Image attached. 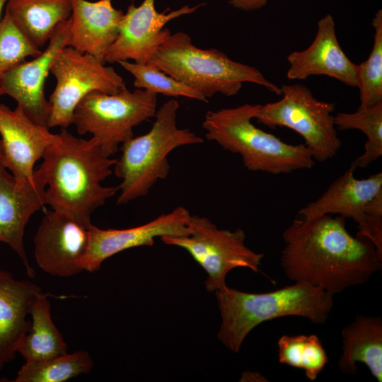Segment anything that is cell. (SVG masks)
Wrapping results in <instances>:
<instances>
[{
  "label": "cell",
  "instance_id": "obj_15",
  "mask_svg": "<svg viewBox=\"0 0 382 382\" xmlns=\"http://www.w3.org/2000/svg\"><path fill=\"white\" fill-rule=\"evenodd\" d=\"M190 216L186 208L178 207L145 224L132 228L102 229L91 224L88 228L89 244L84 271H98L105 260L125 250L151 246L157 237L188 235Z\"/></svg>",
  "mask_w": 382,
  "mask_h": 382
},
{
  "label": "cell",
  "instance_id": "obj_31",
  "mask_svg": "<svg viewBox=\"0 0 382 382\" xmlns=\"http://www.w3.org/2000/svg\"><path fill=\"white\" fill-rule=\"evenodd\" d=\"M8 0H0V21L1 19L2 11L4 6H6Z\"/></svg>",
  "mask_w": 382,
  "mask_h": 382
},
{
  "label": "cell",
  "instance_id": "obj_16",
  "mask_svg": "<svg viewBox=\"0 0 382 382\" xmlns=\"http://www.w3.org/2000/svg\"><path fill=\"white\" fill-rule=\"evenodd\" d=\"M355 166L350 167L316 200L301 208L299 214L312 219L325 214H338L352 219L357 224V235L371 240V231L366 209L374 198L382 192V173L365 179H356Z\"/></svg>",
  "mask_w": 382,
  "mask_h": 382
},
{
  "label": "cell",
  "instance_id": "obj_20",
  "mask_svg": "<svg viewBox=\"0 0 382 382\" xmlns=\"http://www.w3.org/2000/svg\"><path fill=\"white\" fill-rule=\"evenodd\" d=\"M40 287L28 280H18L0 269V371L12 361L18 347L28 332L27 319Z\"/></svg>",
  "mask_w": 382,
  "mask_h": 382
},
{
  "label": "cell",
  "instance_id": "obj_18",
  "mask_svg": "<svg viewBox=\"0 0 382 382\" xmlns=\"http://www.w3.org/2000/svg\"><path fill=\"white\" fill-rule=\"evenodd\" d=\"M290 67L286 76L291 80H303L313 75H325L357 87V64L342 51L335 32L333 18L328 14L318 22L316 37L303 51L287 57Z\"/></svg>",
  "mask_w": 382,
  "mask_h": 382
},
{
  "label": "cell",
  "instance_id": "obj_8",
  "mask_svg": "<svg viewBox=\"0 0 382 382\" xmlns=\"http://www.w3.org/2000/svg\"><path fill=\"white\" fill-rule=\"evenodd\" d=\"M282 98L260 105L255 115L258 123L269 128L285 127L301 135L313 158L325 162L335 157L342 142L337 136L332 112L335 105L316 98L302 84L281 87Z\"/></svg>",
  "mask_w": 382,
  "mask_h": 382
},
{
  "label": "cell",
  "instance_id": "obj_12",
  "mask_svg": "<svg viewBox=\"0 0 382 382\" xmlns=\"http://www.w3.org/2000/svg\"><path fill=\"white\" fill-rule=\"evenodd\" d=\"M155 0H144L137 6L132 3L124 13L118 35L104 58L105 63L133 60L146 64L157 49L170 35L164 26L170 21L184 15L191 14L204 5L184 6L178 9L159 13L156 10Z\"/></svg>",
  "mask_w": 382,
  "mask_h": 382
},
{
  "label": "cell",
  "instance_id": "obj_14",
  "mask_svg": "<svg viewBox=\"0 0 382 382\" xmlns=\"http://www.w3.org/2000/svg\"><path fill=\"white\" fill-rule=\"evenodd\" d=\"M45 182L38 171L33 179L20 178L8 173L0 161V242L8 245L20 257L26 274L33 278L23 238L30 216L45 207Z\"/></svg>",
  "mask_w": 382,
  "mask_h": 382
},
{
  "label": "cell",
  "instance_id": "obj_25",
  "mask_svg": "<svg viewBox=\"0 0 382 382\" xmlns=\"http://www.w3.org/2000/svg\"><path fill=\"white\" fill-rule=\"evenodd\" d=\"M334 124L338 129H359L366 136L364 154L352 161L356 168H364L382 156V102L352 113L338 112Z\"/></svg>",
  "mask_w": 382,
  "mask_h": 382
},
{
  "label": "cell",
  "instance_id": "obj_7",
  "mask_svg": "<svg viewBox=\"0 0 382 382\" xmlns=\"http://www.w3.org/2000/svg\"><path fill=\"white\" fill-rule=\"evenodd\" d=\"M156 107L157 95L143 89L125 88L115 94L92 92L76 107L73 124L79 134H92L110 157L134 137V127L154 117Z\"/></svg>",
  "mask_w": 382,
  "mask_h": 382
},
{
  "label": "cell",
  "instance_id": "obj_27",
  "mask_svg": "<svg viewBox=\"0 0 382 382\" xmlns=\"http://www.w3.org/2000/svg\"><path fill=\"white\" fill-rule=\"evenodd\" d=\"M375 33L374 45L367 59L357 65V87L359 89V108L382 102V11L372 20Z\"/></svg>",
  "mask_w": 382,
  "mask_h": 382
},
{
  "label": "cell",
  "instance_id": "obj_32",
  "mask_svg": "<svg viewBox=\"0 0 382 382\" xmlns=\"http://www.w3.org/2000/svg\"><path fill=\"white\" fill-rule=\"evenodd\" d=\"M2 158V148H1V139H0V161Z\"/></svg>",
  "mask_w": 382,
  "mask_h": 382
},
{
  "label": "cell",
  "instance_id": "obj_29",
  "mask_svg": "<svg viewBox=\"0 0 382 382\" xmlns=\"http://www.w3.org/2000/svg\"><path fill=\"white\" fill-rule=\"evenodd\" d=\"M41 52L5 12L0 21V81L6 72Z\"/></svg>",
  "mask_w": 382,
  "mask_h": 382
},
{
  "label": "cell",
  "instance_id": "obj_11",
  "mask_svg": "<svg viewBox=\"0 0 382 382\" xmlns=\"http://www.w3.org/2000/svg\"><path fill=\"white\" fill-rule=\"evenodd\" d=\"M88 228L64 213L45 210L33 240L38 267L59 277H69L84 271Z\"/></svg>",
  "mask_w": 382,
  "mask_h": 382
},
{
  "label": "cell",
  "instance_id": "obj_23",
  "mask_svg": "<svg viewBox=\"0 0 382 382\" xmlns=\"http://www.w3.org/2000/svg\"><path fill=\"white\" fill-rule=\"evenodd\" d=\"M30 315V329L17 349V353L25 362L42 361L66 353L68 345L52 319L50 303L42 291L35 296Z\"/></svg>",
  "mask_w": 382,
  "mask_h": 382
},
{
  "label": "cell",
  "instance_id": "obj_26",
  "mask_svg": "<svg viewBox=\"0 0 382 382\" xmlns=\"http://www.w3.org/2000/svg\"><path fill=\"white\" fill-rule=\"evenodd\" d=\"M277 346L279 362L303 369L311 381L317 378L329 361L327 353L316 335H282Z\"/></svg>",
  "mask_w": 382,
  "mask_h": 382
},
{
  "label": "cell",
  "instance_id": "obj_2",
  "mask_svg": "<svg viewBox=\"0 0 382 382\" xmlns=\"http://www.w3.org/2000/svg\"><path fill=\"white\" fill-rule=\"evenodd\" d=\"M42 158L37 170L47 187L45 204L89 227L93 212L119 191L102 185L117 159L105 155L93 137L78 138L65 128L54 134Z\"/></svg>",
  "mask_w": 382,
  "mask_h": 382
},
{
  "label": "cell",
  "instance_id": "obj_5",
  "mask_svg": "<svg viewBox=\"0 0 382 382\" xmlns=\"http://www.w3.org/2000/svg\"><path fill=\"white\" fill-rule=\"evenodd\" d=\"M146 64L196 90L207 99L218 93L226 96L237 95L243 83L262 86L281 95V88L257 69L233 61L216 48L196 47L191 37L182 31L171 33Z\"/></svg>",
  "mask_w": 382,
  "mask_h": 382
},
{
  "label": "cell",
  "instance_id": "obj_3",
  "mask_svg": "<svg viewBox=\"0 0 382 382\" xmlns=\"http://www.w3.org/2000/svg\"><path fill=\"white\" fill-rule=\"evenodd\" d=\"M215 295L221 317L217 337L235 353L248 334L265 321L298 316L321 325L334 306V294L303 282L265 293L245 292L226 285Z\"/></svg>",
  "mask_w": 382,
  "mask_h": 382
},
{
  "label": "cell",
  "instance_id": "obj_1",
  "mask_svg": "<svg viewBox=\"0 0 382 382\" xmlns=\"http://www.w3.org/2000/svg\"><path fill=\"white\" fill-rule=\"evenodd\" d=\"M344 217L325 214L293 220L282 234L281 266L289 279L332 294L361 285L382 267L368 238L351 235Z\"/></svg>",
  "mask_w": 382,
  "mask_h": 382
},
{
  "label": "cell",
  "instance_id": "obj_21",
  "mask_svg": "<svg viewBox=\"0 0 382 382\" xmlns=\"http://www.w3.org/2000/svg\"><path fill=\"white\" fill-rule=\"evenodd\" d=\"M342 352L338 368L354 374L362 363L378 382L382 381V320L381 317L358 315L342 330Z\"/></svg>",
  "mask_w": 382,
  "mask_h": 382
},
{
  "label": "cell",
  "instance_id": "obj_33",
  "mask_svg": "<svg viewBox=\"0 0 382 382\" xmlns=\"http://www.w3.org/2000/svg\"><path fill=\"white\" fill-rule=\"evenodd\" d=\"M3 95H4V91H3V90L1 89V88L0 87V97H1V96H3Z\"/></svg>",
  "mask_w": 382,
  "mask_h": 382
},
{
  "label": "cell",
  "instance_id": "obj_9",
  "mask_svg": "<svg viewBox=\"0 0 382 382\" xmlns=\"http://www.w3.org/2000/svg\"><path fill=\"white\" fill-rule=\"evenodd\" d=\"M188 228L187 236L160 238L166 245L187 250L204 269L207 274L204 282L207 291L215 292L224 287L228 273L235 268L260 271L264 254L245 245L246 236L243 229H219L208 218L197 215L190 216Z\"/></svg>",
  "mask_w": 382,
  "mask_h": 382
},
{
  "label": "cell",
  "instance_id": "obj_24",
  "mask_svg": "<svg viewBox=\"0 0 382 382\" xmlns=\"http://www.w3.org/2000/svg\"><path fill=\"white\" fill-rule=\"evenodd\" d=\"M88 351L64 353L38 361L25 362L13 382H64L81 374H89L93 368Z\"/></svg>",
  "mask_w": 382,
  "mask_h": 382
},
{
  "label": "cell",
  "instance_id": "obj_4",
  "mask_svg": "<svg viewBox=\"0 0 382 382\" xmlns=\"http://www.w3.org/2000/svg\"><path fill=\"white\" fill-rule=\"evenodd\" d=\"M260 104H243L207 112L202 122L205 137L224 150L241 156L251 171L286 174L310 169L316 161L304 144H287L252 122Z\"/></svg>",
  "mask_w": 382,
  "mask_h": 382
},
{
  "label": "cell",
  "instance_id": "obj_22",
  "mask_svg": "<svg viewBox=\"0 0 382 382\" xmlns=\"http://www.w3.org/2000/svg\"><path fill=\"white\" fill-rule=\"evenodd\" d=\"M71 0H8L7 13L27 37L40 48L55 28L70 18Z\"/></svg>",
  "mask_w": 382,
  "mask_h": 382
},
{
  "label": "cell",
  "instance_id": "obj_28",
  "mask_svg": "<svg viewBox=\"0 0 382 382\" xmlns=\"http://www.w3.org/2000/svg\"><path fill=\"white\" fill-rule=\"evenodd\" d=\"M117 63L133 76L134 79L133 84L137 88L146 90L156 95L183 96L208 102V100L196 90L151 64L132 62L128 60L119 61Z\"/></svg>",
  "mask_w": 382,
  "mask_h": 382
},
{
  "label": "cell",
  "instance_id": "obj_13",
  "mask_svg": "<svg viewBox=\"0 0 382 382\" xmlns=\"http://www.w3.org/2000/svg\"><path fill=\"white\" fill-rule=\"evenodd\" d=\"M70 19L54 30L44 51L6 72L0 87L14 99L25 115L37 124L47 127L50 105L45 96V83L58 52L69 45Z\"/></svg>",
  "mask_w": 382,
  "mask_h": 382
},
{
  "label": "cell",
  "instance_id": "obj_17",
  "mask_svg": "<svg viewBox=\"0 0 382 382\" xmlns=\"http://www.w3.org/2000/svg\"><path fill=\"white\" fill-rule=\"evenodd\" d=\"M0 135L1 163L14 176L33 179L34 165L42 157L54 134L30 120L20 106L11 110L0 104Z\"/></svg>",
  "mask_w": 382,
  "mask_h": 382
},
{
  "label": "cell",
  "instance_id": "obj_19",
  "mask_svg": "<svg viewBox=\"0 0 382 382\" xmlns=\"http://www.w3.org/2000/svg\"><path fill=\"white\" fill-rule=\"evenodd\" d=\"M71 1L68 46L104 62L118 35L124 13L113 6L112 0Z\"/></svg>",
  "mask_w": 382,
  "mask_h": 382
},
{
  "label": "cell",
  "instance_id": "obj_10",
  "mask_svg": "<svg viewBox=\"0 0 382 382\" xmlns=\"http://www.w3.org/2000/svg\"><path fill=\"white\" fill-rule=\"evenodd\" d=\"M50 72L57 83L50 97L47 127L67 129L79 102L92 92L115 94L125 86L122 77L96 57L66 46L56 55Z\"/></svg>",
  "mask_w": 382,
  "mask_h": 382
},
{
  "label": "cell",
  "instance_id": "obj_30",
  "mask_svg": "<svg viewBox=\"0 0 382 382\" xmlns=\"http://www.w3.org/2000/svg\"><path fill=\"white\" fill-rule=\"evenodd\" d=\"M267 2V0H228V4L232 6L245 11L259 9Z\"/></svg>",
  "mask_w": 382,
  "mask_h": 382
},
{
  "label": "cell",
  "instance_id": "obj_6",
  "mask_svg": "<svg viewBox=\"0 0 382 382\" xmlns=\"http://www.w3.org/2000/svg\"><path fill=\"white\" fill-rule=\"evenodd\" d=\"M177 100L164 103L156 112L151 129L133 137L121 145L122 154L115 166V175L122 179L117 186V204H125L146 196L158 180L170 171L168 154L176 148L204 142L189 129L177 126Z\"/></svg>",
  "mask_w": 382,
  "mask_h": 382
}]
</instances>
